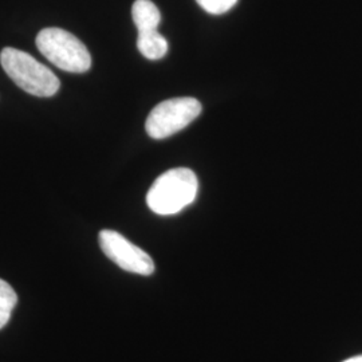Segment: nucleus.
Wrapping results in <instances>:
<instances>
[{"mask_svg": "<svg viewBox=\"0 0 362 362\" xmlns=\"http://www.w3.org/2000/svg\"><path fill=\"white\" fill-rule=\"evenodd\" d=\"M197 189V177L191 169H170L152 184L146 204L157 215H175L194 203Z\"/></svg>", "mask_w": 362, "mask_h": 362, "instance_id": "nucleus-1", "label": "nucleus"}, {"mask_svg": "<svg viewBox=\"0 0 362 362\" xmlns=\"http://www.w3.org/2000/svg\"><path fill=\"white\" fill-rule=\"evenodd\" d=\"M0 64L7 76L31 95L52 97L59 90L58 77L27 52L4 47L0 52Z\"/></svg>", "mask_w": 362, "mask_h": 362, "instance_id": "nucleus-2", "label": "nucleus"}, {"mask_svg": "<svg viewBox=\"0 0 362 362\" xmlns=\"http://www.w3.org/2000/svg\"><path fill=\"white\" fill-rule=\"evenodd\" d=\"M39 52L52 65L67 73H86L91 67V55L88 47L71 33L47 27L37 35Z\"/></svg>", "mask_w": 362, "mask_h": 362, "instance_id": "nucleus-3", "label": "nucleus"}, {"mask_svg": "<svg viewBox=\"0 0 362 362\" xmlns=\"http://www.w3.org/2000/svg\"><path fill=\"white\" fill-rule=\"evenodd\" d=\"M202 113V104L191 98L181 97L163 101L156 106L146 118V133L155 139L163 140L187 128Z\"/></svg>", "mask_w": 362, "mask_h": 362, "instance_id": "nucleus-4", "label": "nucleus"}, {"mask_svg": "<svg viewBox=\"0 0 362 362\" xmlns=\"http://www.w3.org/2000/svg\"><path fill=\"white\" fill-rule=\"evenodd\" d=\"M105 255L125 272L149 276L155 272V262L140 247L113 230H103L98 235Z\"/></svg>", "mask_w": 362, "mask_h": 362, "instance_id": "nucleus-5", "label": "nucleus"}, {"mask_svg": "<svg viewBox=\"0 0 362 362\" xmlns=\"http://www.w3.org/2000/svg\"><path fill=\"white\" fill-rule=\"evenodd\" d=\"M132 18L139 33L158 30L161 13L151 0H136L132 7Z\"/></svg>", "mask_w": 362, "mask_h": 362, "instance_id": "nucleus-6", "label": "nucleus"}, {"mask_svg": "<svg viewBox=\"0 0 362 362\" xmlns=\"http://www.w3.org/2000/svg\"><path fill=\"white\" fill-rule=\"evenodd\" d=\"M137 49L145 58L157 61L168 52V42L158 33V30L139 33Z\"/></svg>", "mask_w": 362, "mask_h": 362, "instance_id": "nucleus-7", "label": "nucleus"}, {"mask_svg": "<svg viewBox=\"0 0 362 362\" xmlns=\"http://www.w3.org/2000/svg\"><path fill=\"white\" fill-rule=\"evenodd\" d=\"M18 303V296L13 287L0 279V329L8 324L11 314Z\"/></svg>", "mask_w": 362, "mask_h": 362, "instance_id": "nucleus-8", "label": "nucleus"}, {"mask_svg": "<svg viewBox=\"0 0 362 362\" xmlns=\"http://www.w3.org/2000/svg\"><path fill=\"white\" fill-rule=\"evenodd\" d=\"M199 6L212 15H221L230 11L238 0H196Z\"/></svg>", "mask_w": 362, "mask_h": 362, "instance_id": "nucleus-9", "label": "nucleus"}, {"mask_svg": "<svg viewBox=\"0 0 362 362\" xmlns=\"http://www.w3.org/2000/svg\"><path fill=\"white\" fill-rule=\"evenodd\" d=\"M342 362H362V356H357V357H353V358Z\"/></svg>", "mask_w": 362, "mask_h": 362, "instance_id": "nucleus-10", "label": "nucleus"}]
</instances>
